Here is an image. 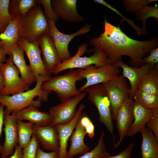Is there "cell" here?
Segmentation results:
<instances>
[{"instance_id": "obj_1", "label": "cell", "mask_w": 158, "mask_h": 158, "mask_svg": "<svg viewBox=\"0 0 158 158\" xmlns=\"http://www.w3.org/2000/svg\"><path fill=\"white\" fill-rule=\"evenodd\" d=\"M104 30L99 36L92 38L90 44L95 48L103 50L107 54L109 63L115 64L127 56L130 58L131 66L138 67L143 64L145 56L158 47L157 38L141 41L130 38L121 29L120 26H115L104 18Z\"/></svg>"}, {"instance_id": "obj_2", "label": "cell", "mask_w": 158, "mask_h": 158, "mask_svg": "<svg viewBox=\"0 0 158 158\" xmlns=\"http://www.w3.org/2000/svg\"><path fill=\"white\" fill-rule=\"evenodd\" d=\"M51 77L38 76L35 87L31 90L11 95L0 94V104L6 107L4 114H11L31 105L39 108L41 105L42 102H47L51 92L43 90L42 86L43 82Z\"/></svg>"}, {"instance_id": "obj_3", "label": "cell", "mask_w": 158, "mask_h": 158, "mask_svg": "<svg viewBox=\"0 0 158 158\" xmlns=\"http://www.w3.org/2000/svg\"><path fill=\"white\" fill-rule=\"evenodd\" d=\"M87 47L88 44L87 43L79 47L76 53L69 59L60 63L56 66L53 73L56 75L68 69L84 68L91 65L101 67L110 64L107 54L101 49L95 48L94 53L91 56H81L87 51Z\"/></svg>"}, {"instance_id": "obj_4", "label": "cell", "mask_w": 158, "mask_h": 158, "mask_svg": "<svg viewBox=\"0 0 158 158\" xmlns=\"http://www.w3.org/2000/svg\"><path fill=\"white\" fill-rule=\"evenodd\" d=\"M83 79L78 75L76 70L71 69L64 74L51 77L43 83L42 87L44 90L55 92L61 101L82 92L77 88L76 83Z\"/></svg>"}, {"instance_id": "obj_5", "label": "cell", "mask_w": 158, "mask_h": 158, "mask_svg": "<svg viewBox=\"0 0 158 158\" xmlns=\"http://www.w3.org/2000/svg\"><path fill=\"white\" fill-rule=\"evenodd\" d=\"M49 33L48 21L41 6L35 7L27 15L22 17L20 38H23L29 41H33L37 40L44 34Z\"/></svg>"}, {"instance_id": "obj_6", "label": "cell", "mask_w": 158, "mask_h": 158, "mask_svg": "<svg viewBox=\"0 0 158 158\" xmlns=\"http://www.w3.org/2000/svg\"><path fill=\"white\" fill-rule=\"evenodd\" d=\"M88 94L87 99L97 108L99 121L113 136L114 128L110 102L103 85L99 84L89 87L83 91Z\"/></svg>"}, {"instance_id": "obj_7", "label": "cell", "mask_w": 158, "mask_h": 158, "mask_svg": "<svg viewBox=\"0 0 158 158\" xmlns=\"http://www.w3.org/2000/svg\"><path fill=\"white\" fill-rule=\"evenodd\" d=\"M0 71L4 81V87L0 94L11 95L30 89V85L20 76L19 71L13 62L11 55L0 65Z\"/></svg>"}, {"instance_id": "obj_8", "label": "cell", "mask_w": 158, "mask_h": 158, "mask_svg": "<svg viewBox=\"0 0 158 158\" xmlns=\"http://www.w3.org/2000/svg\"><path fill=\"white\" fill-rule=\"evenodd\" d=\"M78 75L86 79V83L79 90L81 92L90 86L107 83L119 75V68L110 64L97 67L94 65L76 70Z\"/></svg>"}, {"instance_id": "obj_9", "label": "cell", "mask_w": 158, "mask_h": 158, "mask_svg": "<svg viewBox=\"0 0 158 158\" xmlns=\"http://www.w3.org/2000/svg\"><path fill=\"white\" fill-rule=\"evenodd\" d=\"M102 84L107 92L110 102L112 119L115 120L120 107L126 99L130 98V87L123 75H118Z\"/></svg>"}, {"instance_id": "obj_10", "label": "cell", "mask_w": 158, "mask_h": 158, "mask_svg": "<svg viewBox=\"0 0 158 158\" xmlns=\"http://www.w3.org/2000/svg\"><path fill=\"white\" fill-rule=\"evenodd\" d=\"M48 21L49 32L61 62L66 61L72 57L68 49L70 42L76 37L88 33L92 28L91 25L86 24L74 33L65 34L59 31L54 22L50 20Z\"/></svg>"}, {"instance_id": "obj_11", "label": "cell", "mask_w": 158, "mask_h": 158, "mask_svg": "<svg viewBox=\"0 0 158 158\" xmlns=\"http://www.w3.org/2000/svg\"><path fill=\"white\" fill-rule=\"evenodd\" d=\"M87 93L82 92L79 95L61 101L59 104L51 107L49 113L52 117L50 125L52 126L68 123L73 118L79 103L85 97Z\"/></svg>"}, {"instance_id": "obj_12", "label": "cell", "mask_w": 158, "mask_h": 158, "mask_svg": "<svg viewBox=\"0 0 158 158\" xmlns=\"http://www.w3.org/2000/svg\"><path fill=\"white\" fill-rule=\"evenodd\" d=\"M18 44L28 57L29 66L36 81L39 76H50L44 64L38 40L29 41L24 38L20 37Z\"/></svg>"}, {"instance_id": "obj_13", "label": "cell", "mask_w": 158, "mask_h": 158, "mask_svg": "<svg viewBox=\"0 0 158 158\" xmlns=\"http://www.w3.org/2000/svg\"><path fill=\"white\" fill-rule=\"evenodd\" d=\"M37 40L44 64L50 76L61 61L49 33L42 35Z\"/></svg>"}, {"instance_id": "obj_14", "label": "cell", "mask_w": 158, "mask_h": 158, "mask_svg": "<svg viewBox=\"0 0 158 158\" xmlns=\"http://www.w3.org/2000/svg\"><path fill=\"white\" fill-rule=\"evenodd\" d=\"M134 101L129 98L126 99L118 109L116 117V127L119 135L118 142L114 148H117L126 137V134L134 120Z\"/></svg>"}, {"instance_id": "obj_15", "label": "cell", "mask_w": 158, "mask_h": 158, "mask_svg": "<svg viewBox=\"0 0 158 158\" xmlns=\"http://www.w3.org/2000/svg\"><path fill=\"white\" fill-rule=\"evenodd\" d=\"M85 107L84 104H80L71 121L66 124H59L55 126L59 143L58 158H67L68 141L80 119Z\"/></svg>"}, {"instance_id": "obj_16", "label": "cell", "mask_w": 158, "mask_h": 158, "mask_svg": "<svg viewBox=\"0 0 158 158\" xmlns=\"http://www.w3.org/2000/svg\"><path fill=\"white\" fill-rule=\"evenodd\" d=\"M4 124L5 138L2 145L1 158H6L12 155L14 152V149L18 145L16 120L13 113L4 114Z\"/></svg>"}, {"instance_id": "obj_17", "label": "cell", "mask_w": 158, "mask_h": 158, "mask_svg": "<svg viewBox=\"0 0 158 158\" xmlns=\"http://www.w3.org/2000/svg\"><path fill=\"white\" fill-rule=\"evenodd\" d=\"M114 65L122 68L123 75L129 80L130 85V97L132 99L138 90V85L142 78L154 66L146 63L143 64L139 67H133L126 64L122 59Z\"/></svg>"}, {"instance_id": "obj_18", "label": "cell", "mask_w": 158, "mask_h": 158, "mask_svg": "<svg viewBox=\"0 0 158 158\" xmlns=\"http://www.w3.org/2000/svg\"><path fill=\"white\" fill-rule=\"evenodd\" d=\"M40 145L45 150L58 151L59 140L55 126L49 125L44 126L34 125L33 133Z\"/></svg>"}, {"instance_id": "obj_19", "label": "cell", "mask_w": 158, "mask_h": 158, "mask_svg": "<svg viewBox=\"0 0 158 158\" xmlns=\"http://www.w3.org/2000/svg\"><path fill=\"white\" fill-rule=\"evenodd\" d=\"M76 0H53L52 7L59 18L67 22L80 23L84 18L78 13Z\"/></svg>"}, {"instance_id": "obj_20", "label": "cell", "mask_w": 158, "mask_h": 158, "mask_svg": "<svg viewBox=\"0 0 158 158\" xmlns=\"http://www.w3.org/2000/svg\"><path fill=\"white\" fill-rule=\"evenodd\" d=\"M21 18L14 16L0 35V47L9 56L11 49L18 44Z\"/></svg>"}, {"instance_id": "obj_21", "label": "cell", "mask_w": 158, "mask_h": 158, "mask_svg": "<svg viewBox=\"0 0 158 158\" xmlns=\"http://www.w3.org/2000/svg\"><path fill=\"white\" fill-rule=\"evenodd\" d=\"M13 113L16 120H27L36 126L48 125L52 121V117L49 113L40 111L32 105Z\"/></svg>"}, {"instance_id": "obj_22", "label": "cell", "mask_w": 158, "mask_h": 158, "mask_svg": "<svg viewBox=\"0 0 158 158\" xmlns=\"http://www.w3.org/2000/svg\"><path fill=\"white\" fill-rule=\"evenodd\" d=\"M154 114V109L145 108L134 101V120L126 136L132 137L140 132Z\"/></svg>"}, {"instance_id": "obj_23", "label": "cell", "mask_w": 158, "mask_h": 158, "mask_svg": "<svg viewBox=\"0 0 158 158\" xmlns=\"http://www.w3.org/2000/svg\"><path fill=\"white\" fill-rule=\"evenodd\" d=\"M86 134L85 129L79 120L70 138L71 144L68 151L67 158H73L78 154L82 155L89 152V147L84 142Z\"/></svg>"}, {"instance_id": "obj_24", "label": "cell", "mask_w": 158, "mask_h": 158, "mask_svg": "<svg viewBox=\"0 0 158 158\" xmlns=\"http://www.w3.org/2000/svg\"><path fill=\"white\" fill-rule=\"evenodd\" d=\"M24 51L18 44L10 50L13 62L18 70L21 78L30 85L36 81L29 66L26 63L24 56Z\"/></svg>"}, {"instance_id": "obj_25", "label": "cell", "mask_w": 158, "mask_h": 158, "mask_svg": "<svg viewBox=\"0 0 158 158\" xmlns=\"http://www.w3.org/2000/svg\"><path fill=\"white\" fill-rule=\"evenodd\" d=\"M140 133L142 138L141 150L142 158H158V140L147 127H145Z\"/></svg>"}, {"instance_id": "obj_26", "label": "cell", "mask_w": 158, "mask_h": 158, "mask_svg": "<svg viewBox=\"0 0 158 158\" xmlns=\"http://www.w3.org/2000/svg\"><path fill=\"white\" fill-rule=\"evenodd\" d=\"M138 90L144 92L158 95V65L153 68L142 78Z\"/></svg>"}, {"instance_id": "obj_27", "label": "cell", "mask_w": 158, "mask_h": 158, "mask_svg": "<svg viewBox=\"0 0 158 158\" xmlns=\"http://www.w3.org/2000/svg\"><path fill=\"white\" fill-rule=\"evenodd\" d=\"M18 135V145L22 149L29 143L33 133L34 124L30 122H24L16 120Z\"/></svg>"}, {"instance_id": "obj_28", "label": "cell", "mask_w": 158, "mask_h": 158, "mask_svg": "<svg viewBox=\"0 0 158 158\" xmlns=\"http://www.w3.org/2000/svg\"><path fill=\"white\" fill-rule=\"evenodd\" d=\"M37 1L35 0H13L11 1L9 9L11 14L14 17L18 16H25L27 13L36 5Z\"/></svg>"}, {"instance_id": "obj_29", "label": "cell", "mask_w": 158, "mask_h": 158, "mask_svg": "<svg viewBox=\"0 0 158 158\" xmlns=\"http://www.w3.org/2000/svg\"><path fill=\"white\" fill-rule=\"evenodd\" d=\"M133 99L135 102L145 108L152 109L158 108V95L145 92L138 90Z\"/></svg>"}, {"instance_id": "obj_30", "label": "cell", "mask_w": 158, "mask_h": 158, "mask_svg": "<svg viewBox=\"0 0 158 158\" xmlns=\"http://www.w3.org/2000/svg\"><path fill=\"white\" fill-rule=\"evenodd\" d=\"M136 19L142 20L143 26L142 28L144 35L147 34L146 28V22L150 18H154L157 21L158 20V6H149L147 5L143 6L139 11L135 13Z\"/></svg>"}, {"instance_id": "obj_31", "label": "cell", "mask_w": 158, "mask_h": 158, "mask_svg": "<svg viewBox=\"0 0 158 158\" xmlns=\"http://www.w3.org/2000/svg\"><path fill=\"white\" fill-rule=\"evenodd\" d=\"M104 133L102 132L96 146L92 150L78 158H104L111 155L107 150L104 138Z\"/></svg>"}, {"instance_id": "obj_32", "label": "cell", "mask_w": 158, "mask_h": 158, "mask_svg": "<svg viewBox=\"0 0 158 158\" xmlns=\"http://www.w3.org/2000/svg\"><path fill=\"white\" fill-rule=\"evenodd\" d=\"M157 1V0H123L122 1V3L126 11L135 13L143 6Z\"/></svg>"}, {"instance_id": "obj_33", "label": "cell", "mask_w": 158, "mask_h": 158, "mask_svg": "<svg viewBox=\"0 0 158 158\" xmlns=\"http://www.w3.org/2000/svg\"><path fill=\"white\" fill-rule=\"evenodd\" d=\"M37 2L43 6L44 14L48 20H52L55 23L58 21L59 18L52 7L51 0H39Z\"/></svg>"}, {"instance_id": "obj_34", "label": "cell", "mask_w": 158, "mask_h": 158, "mask_svg": "<svg viewBox=\"0 0 158 158\" xmlns=\"http://www.w3.org/2000/svg\"><path fill=\"white\" fill-rule=\"evenodd\" d=\"M93 1L95 3L101 4L109 9H110L113 12L118 14L123 19V20L126 21L129 25H130L135 30L137 34L139 35H144L143 32L142 28L138 27L135 24L134 21L130 20H129L123 16L117 10L114 8L111 5L107 3L104 0H94Z\"/></svg>"}, {"instance_id": "obj_35", "label": "cell", "mask_w": 158, "mask_h": 158, "mask_svg": "<svg viewBox=\"0 0 158 158\" xmlns=\"http://www.w3.org/2000/svg\"><path fill=\"white\" fill-rule=\"evenodd\" d=\"M39 143L33 134L29 144L23 150V158H35Z\"/></svg>"}, {"instance_id": "obj_36", "label": "cell", "mask_w": 158, "mask_h": 158, "mask_svg": "<svg viewBox=\"0 0 158 158\" xmlns=\"http://www.w3.org/2000/svg\"><path fill=\"white\" fill-rule=\"evenodd\" d=\"M10 2L9 0H0V20L7 24L14 18L9 12Z\"/></svg>"}, {"instance_id": "obj_37", "label": "cell", "mask_w": 158, "mask_h": 158, "mask_svg": "<svg viewBox=\"0 0 158 158\" xmlns=\"http://www.w3.org/2000/svg\"><path fill=\"white\" fill-rule=\"evenodd\" d=\"M79 121L84 128L86 134L91 138L95 136V126L90 119L84 113H82Z\"/></svg>"}, {"instance_id": "obj_38", "label": "cell", "mask_w": 158, "mask_h": 158, "mask_svg": "<svg viewBox=\"0 0 158 158\" xmlns=\"http://www.w3.org/2000/svg\"><path fill=\"white\" fill-rule=\"evenodd\" d=\"M146 125L158 140V108L154 109L153 116L148 121Z\"/></svg>"}, {"instance_id": "obj_39", "label": "cell", "mask_w": 158, "mask_h": 158, "mask_svg": "<svg viewBox=\"0 0 158 158\" xmlns=\"http://www.w3.org/2000/svg\"><path fill=\"white\" fill-rule=\"evenodd\" d=\"M148 56L142 59L143 64H150L153 65L158 63V47L153 49L150 52Z\"/></svg>"}, {"instance_id": "obj_40", "label": "cell", "mask_w": 158, "mask_h": 158, "mask_svg": "<svg viewBox=\"0 0 158 158\" xmlns=\"http://www.w3.org/2000/svg\"><path fill=\"white\" fill-rule=\"evenodd\" d=\"M135 144L131 142L128 147L118 154L114 156H109L104 158H130Z\"/></svg>"}, {"instance_id": "obj_41", "label": "cell", "mask_w": 158, "mask_h": 158, "mask_svg": "<svg viewBox=\"0 0 158 158\" xmlns=\"http://www.w3.org/2000/svg\"><path fill=\"white\" fill-rule=\"evenodd\" d=\"M58 151H52L46 152L43 151L38 146L35 158H58Z\"/></svg>"}, {"instance_id": "obj_42", "label": "cell", "mask_w": 158, "mask_h": 158, "mask_svg": "<svg viewBox=\"0 0 158 158\" xmlns=\"http://www.w3.org/2000/svg\"><path fill=\"white\" fill-rule=\"evenodd\" d=\"M4 105L0 104V138L2 132L3 126L4 124ZM2 148V145H1L0 143V154L1 152Z\"/></svg>"}, {"instance_id": "obj_43", "label": "cell", "mask_w": 158, "mask_h": 158, "mask_svg": "<svg viewBox=\"0 0 158 158\" xmlns=\"http://www.w3.org/2000/svg\"><path fill=\"white\" fill-rule=\"evenodd\" d=\"M22 149L18 145L15 147L12 155L9 157L6 158H23Z\"/></svg>"}, {"instance_id": "obj_44", "label": "cell", "mask_w": 158, "mask_h": 158, "mask_svg": "<svg viewBox=\"0 0 158 158\" xmlns=\"http://www.w3.org/2000/svg\"><path fill=\"white\" fill-rule=\"evenodd\" d=\"M7 55L4 50L0 47V65L6 62V56Z\"/></svg>"}, {"instance_id": "obj_45", "label": "cell", "mask_w": 158, "mask_h": 158, "mask_svg": "<svg viewBox=\"0 0 158 158\" xmlns=\"http://www.w3.org/2000/svg\"><path fill=\"white\" fill-rule=\"evenodd\" d=\"M8 25L0 20V35L5 30Z\"/></svg>"}, {"instance_id": "obj_46", "label": "cell", "mask_w": 158, "mask_h": 158, "mask_svg": "<svg viewBox=\"0 0 158 158\" xmlns=\"http://www.w3.org/2000/svg\"><path fill=\"white\" fill-rule=\"evenodd\" d=\"M4 87V81L2 75L0 71V91Z\"/></svg>"}]
</instances>
